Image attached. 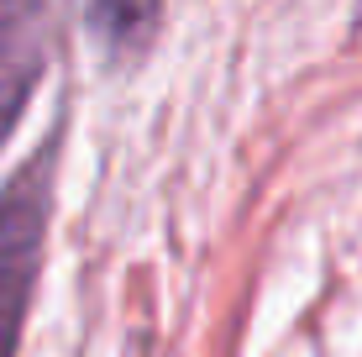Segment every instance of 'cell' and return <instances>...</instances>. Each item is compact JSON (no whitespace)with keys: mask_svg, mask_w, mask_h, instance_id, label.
Instances as JSON below:
<instances>
[{"mask_svg":"<svg viewBox=\"0 0 362 357\" xmlns=\"http://www.w3.org/2000/svg\"><path fill=\"white\" fill-rule=\"evenodd\" d=\"M47 184H53V158L42 153L0 194V357H16L21 321L32 305L47 231Z\"/></svg>","mask_w":362,"mask_h":357,"instance_id":"6da1fadb","label":"cell"},{"mask_svg":"<svg viewBox=\"0 0 362 357\" xmlns=\"http://www.w3.org/2000/svg\"><path fill=\"white\" fill-rule=\"evenodd\" d=\"M53 47V0H0V142L21 121Z\"/></svg>","mask_w":362,"mask_h":357,"instance_id":"7a4b0ae2","label":"cell"},{"mask_svg":"<svg viewBox=\"0 0 362 357\" xmlns=\"http://www.w3.org/2000/svg\"><path fill=\"white\" fill-rule=\"evenodd\" d=\"M158 16H163V0H90V27L116 53L147 47V37L158 32Z\"/></svg>","mask_w":362,"mask_h":357,"instance_id":"3957f363","label":"cell"}]
</instances>
